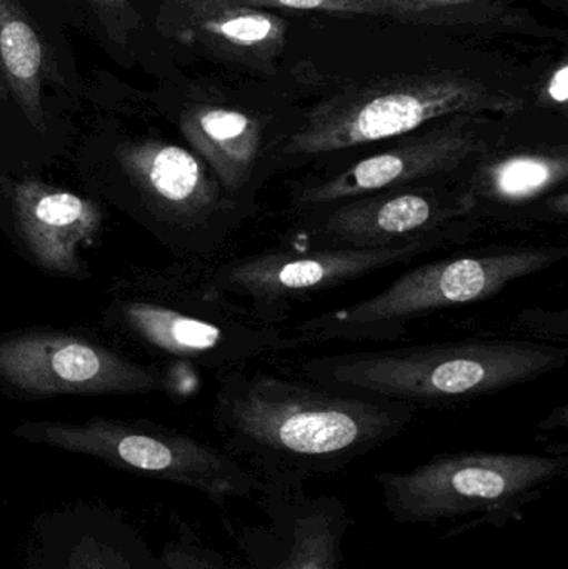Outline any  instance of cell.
<instances>
[{
    "mask_svg": "<svg viewBox=\"0 0 568 569\" xmlns=\"http://www.w3.org/2000/svg\"><path fill=\"white\" fill-rule=\"evenodd\" d=\"M567 256L566 246L499 247L423 263L359 303L300 321L290 333L300 347L393 340L409 321L489 300L509 284L564 262Z\"/></svg>",
    "mask_w": 568,
    "mask_h": 569,
    "instance_id": "obj_5",
    "label": "cell"
},
{
    "mask_svg": "<svg viewBox=\"0 0 568 569\" xmlns=\"http://www.w3.org/2000/svg\"><path fill=\"white\" fill-rule=\"evenodd\" d=\"M193 36L227 62L273 76L287 43V23L272 10L223 2L182 6Z\"/></svg>",
    "mask_w": 568,
    "mask_h": 569,
    "instance_id": "obj_17",
    "label": "cell"
},
{
    "mask_svg": "<svg viewBox=\"0 0 568 569\" xmlns=\"http://www.w3.org/2000/svg\"><path fill=\"white\" fill-rule=\"evenodd\" d=\"M106 2H112V0H106Z\"/></svg>",
    "mask_w": 568,
    "mask_h": 569,
    "instance_id": "obj_23",
    "label": "cell"
},
{
    "mask_svg": "<svg viewBox=\"0 0 568 569\" xmlns=\"http://www.w3.org/2000/svg\"><path fill=\"white\" fill-rule=\"evenodd\" d=\"M259 495L262 523L233 531L250 569H342L353 521L339 497L287 481H263Z\"/></svg>",
    "mask_w": 568,
    "mask_h": 569,
    "instance_id": "obj_12",
    "label": "cell"
},
{
    "mask_svg": "<svg viewBox=\"0 0 568 569\" xmlns=\"http://www.w3.org/2000/svg\"><path fill=\"white\" fill-rule=\"evenodd\" d=\"M566 347L524 338H472L293 365L300 377L419 408L466 405L539 380L566 365Z\"/></svg>",
    "mask_w": 568,
    "mask_h": 569,
    "instance_id": "obj_3",
    "label": "cell"
},
{
    "mask_svg": "<svg viewBox=\"0 0 568 569\" xmlns=\"http://www.w3.org/2000/svg\"><path fill=\"white\" fill-rule=\"evenodd\" d=\"M119 157L139 189L189 229L219 237L236 232L240 223L252 219L223 192L206 162L183 147L129 143L120 149Z\"/></svg>",
    "mask_w": 568,
    "mask_h": 569,
    "instance_id": "obj_14",
    "label": "cell"
},
{
    "mask_svg": "<svg viewBox=\"0 0 568 569\" xmlns=\"http://www.w3.org/2000/svg\"><path fill=\"white\" fill-rule=\"evenodd\" d=\"M534 99L540 109L567 119L568 60L566 56L547 73L546 79H542Z\"/></svg>",
    "mask_w": 568,
    "mask_h": 569,
    "instance_id": "obj_22",
    "label": "cell"
},
{
    "mask_svg": "<svg viewBox=\"0 0 568 569\" xmlns=\"http://www.w3.org/2000/svg\"><path fill=\"white\" fill-rule=\"evenodd\" d=\"M369 16L392 17L417 26L479 30L490 33H522L556 37L530 13L516 7V0H366Z\"/></svg>",
    "mask_w": 568,
    "mask_h": 569,
    "instance_id": "obj_18",
    "label": "cell"
},
{
    "mask_svg": "<svg viewBox=\"0 0 568 569\" xmlns=\"http://www.w3.org/2000/svg\"><path fill=\"white\" fill-rule=\"evenodd\" d=\"M568 455L464 451L436 455L410 471L373 475L383 507L399 525L506 527L566 477Z\"/></svg>",
    "mask_w": 568,
    "mask_h": 569,
    "instance_id": "obj_4",
    "label": "cell"
},
{
    "mask_svg": "<svg viewBox=\"0 0 568 569\" xmlns=\"http://www.w3.org/2000/svg\"><path fill=\"white\" fill-rule=\"evenodd\" d=\"M529 100L519 90L460 70L393 73L349 83L300 110L279 159L280 173L323 169L363 147L416 132L446 117L514 119Z\"/></svg>",
    "mask_w": 568,
    "mask_h": 569,
    "instance_id": "obj_2",
    "label": "cell"
},
{
    "mask_svg": "<svg viewBox=\"0 0 568 569\" xmlns=\"http://www.w3.org/2000/svg\"><path fill=\"white\" fill-rule=\"evenodd\" d=\"M13 435L29 443L86 455L120 470L192 488L217 507L247 500L262 490L263 481L226 451L156 425L109 418L83 423L27 421Z\"/></svg>",
    "mask_w": 568,
    "mask_h": 569,
    "instance_id": "obj_6",
    "label": "cell"
},
{
    "mask_svg": "<svg viewBox=\"0 0 568 569\" xmlns=\"http://www.w3.org/2000/svg\"><path fill=\"white\" fill-rule=\"evenodd\" d=\"M176 2H177V0H176Z\"/></svg>",
    "mask_w": 568,
    "mask_h": 569,
    "instance_id": "obj_24",
    "label": "cell"
},
{
    "mask_svg": "<svg viewBox=\"0 0 568 569\" xmlns=\"http://www.w3.org/2000/svg\"><path fill=\"white\" fill-rule=\"evenodd\" d=\"M42 70V43L32 23L16 0H0V73L39 132H46Z\"/></svg>",
    "mask_w": 568,
    "mask_h": 569,
    "instance_id": "obj_19",
    "label": "cell"
},
{
    "mask_svg": "<svg viewBox=\"0 0 568 569\" xmlns=\"http://www.w3.org/2000/svg\"><path fill=\"white\" fill-rule=\"evenodd\" d=\"M0 378L39 397L147 393L160 387L152 371L107 348L46 331L0 341Z\"/></svg>",
    "mask_w": 568,
    "mask_h": 569,
    "instance_id": "obj_13",
    "label": "cell"
},
{
    "mask_svg": "<svg viewBox=\"0 0 568 569\" xmlns=\"http://www.w3.org/2000/svg\"><path fill=\"white\" fill-rule=\"evenodd\" d=\"M177 2L180 6L196 2H223L267 10H299V12L339 13V16H369L366 0H177Z\"/></svg>",
    "mask_w": 568,
    "mask_h": 569,
    "instance_id": "obj_21",
    "label": "cell"
},
{
    "mask_svg": "<svg viewBox=\"0 0 568 569\" xmlns=\"http://www.w3.org/2000/svg\"><path fill=\"white\" fill-rule=\"evenodd\" d=\"M227 375L217 398L223 451L262 481L346 470L409 430L419 408L260 368Z\"/></svg>",
    "mask_w": 568,
    "mask_h": 569,
    "instance_id": "obj_1",
    "label": "cell"
},
{
    "mask_svg": "<svg viewBox=\"0 0 568 569\" xmlns=\"http://www.w3.org/2000/svg\"><path fill=\"white\" fill-rule=\"evenodd\" d=\"M480 229V223L467 219L409 242L376 249L269 250L223 267L209 288L220 297L239 300L256 320L279 327L280 320L302 301L377 270L462 246Z\"/></svg>",
    "mask_w": 568,
    "mask_h": 569,
    "instance_id": "obj_7",
    "label": "cell"
},
{
    "mask_svg": "<svg viewBox=\"0 0 568 569\" xmlns=\"http://www.w3.org/2000/svg\"><path fill=\"white\" fill-rule=\"evenodd\" d=\"M163 569H227L222 553L200 543L192 531H182L177 540L167 541L162 548Z\"/></svg>",
    "mask_w": 568,
    "mask_h": 569,
    "instance_id": "obj_20",
    "label": "cell"
},
{
    "mask_svg": "<svg viewBox=\"0 0 568 569\" xmlns=\"http://www.w3.org/2000/svg\"><path fill=\"white\" fill-rule=\"evenodd\" d=\"M290 249H376L469 219L456 182L417 183L292 213Z\"/></svg>",
    "mask_w": 568,
    "mask_h": 569,
    "instance_id": "obj_10",
    "label": "cell"
},
{
    "mask_svg": "<svg viewBox=\"0 0 568 569\" xmlns=\"http://www.w3.org/2000/svg\"><path fill=\"white\" fill-rule=\"evenodd\" d=\"M504 130L506 126L492 116L446 117L387 140L389 146L383 149L357 153L297 177L287 187V209L299 213L399 187L457 182Z\"/></svg>",
    "mask_w": 568,
    "mask_h": 569,
    "instance_id": "obj_8",
    "label": "cell"
},
{
    "mask_svg": "<svg viewBox=\"0 0 568 569\" xmlns=\"http://www.w3.org/2000/svg\"><path fill=\"white\" fill-rule=\"evenodd\" d=\"M469 219L486 226L532 229L568 219V142L516 139L506 126L456 182Z\"/></svg>",
    "mask_w": 568,
    "mask_h": 569,
    "instance_id": "obj_9",
    "label": "cell"
},
{
    "mask_svg": "<svg viewBox=\"0 0 568 569\" xmlns=\"http://www.w3.org/2000/svg\"><path fill=\"white\" fill-rule=\"evenodd\" d=\"M26 569H163V563L119 513L77 503L37 518Z\"/></svg>",
    "mask_w": 568,
    "mask_h": 569,
    "instance_id": "obj_15",
    "label": "cell"
},
{
    "mask_svg": "<svg viewBox=\"0 0 568 569\" xmlns=\"http://www.w3.org/2000/svg\"><path fill=\"white\" fill-rule=\"evenodd\" d=\"M300 112H270L227 103H192L180 113V130L230 200L250 216L279 176V159Z\"/></svg>",
    "mask_w": 568,
    "mask_h": 569,
    "instance_id": "obj_11",
    "label": "cell"
},
{
    "mask_svg": "<svg viewBox=\"0 0 568 569\" xmlns=\"http://www.w3.org/2000/svg\"><path fill=\"white\" fill-rule=\"evenodd\" d=\"M13 209L27 247L42 269L60 276H82L77 249L100 227L97 203L37 180L16 187Z\"/></svg>",
    "mask_w": 568,
    "mask_h": 569,
    "instance_id": "obj_16",
    "label": "cell"
}]
</instances>
